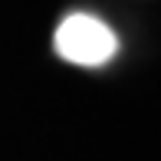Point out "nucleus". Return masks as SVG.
<instances>
[{"label": "nucleus", "mask_w": 161, "mask_h": 161, "mask_svg": "<svg viewBox=\"0 0 161 161\" xmlns=\"http://www.w3.org/2000/svg\"><path fill=\"white\" fill-rule=\"evenodd\" d=\"M56 53L66 63L86 66V69H99V66L112 63L119 53V36L115 30L99 20L96 13H69L63 17V23L56 26L53 36Z\"/></svg>", "instance_id": "obj_1"}]
</instances>
